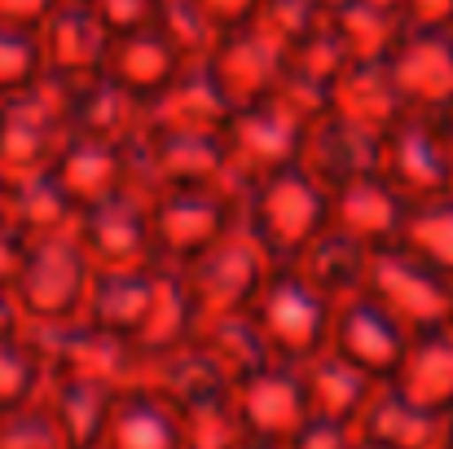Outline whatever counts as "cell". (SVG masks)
<instances>
[{"instance_id": "ab89813d", "label": "cell", "mask_w": 453, "mask_h": 449, "mask_svg": "<svg viewBox=\"0 0 453 449\" xmlns=\"http://www.w3.org/2000/svg\"><path fill=\"white\" fill-rule=\"evenodd\" d=\"M53 9H58V0H0V18L22 22V27H40Z\"/></svg>"}, {"instance_id": "74e56055", "label": "cell", "mask_w": 453, "mask_h": 449, "mask_svg": "<svg viewBox=\"0 0 453 449\" xmlns=\"http://www.w3.org/2000/svg\"><path fill=\"white\" fill-rule=\"evenodd\" d=\"M22 256H27V234L9 221H0V287H13L18 269H22Z\"/></svg>"}, {"instance_id": "6da1fadb", "label": "cell", "mask_w": 453, "mask_h": 449, "mask_svg": "<svg viewBox=\"0 0 453 449\" xmlns=\"http://www.w3.org/2000/svg\"><path fill=\"white\" fill-rule=\"evenodd\" d=\"M229 194H234V221L265 247L273 265H291L330 225V190L300 159L269 167L260 176H238Z\"/></svg>"}, {"instance_id": "ac0fdd59", "label": "cell", "mask_w": 453, "mask_h": 449, "mask_svg": "<svg viewBox=\"0 0 453 449\" xmlns=\"http://www.w3.org/2000/svg\"><path fill=\"white\" fill-rule=\"evenodd\" d=\"M146 120V106L106 71L66 80V128L71 137H102V142H124L137 133Z\"/></svg>"}, {"instance_id": "f546056e", "label": "cell", "mask_w": 453, "mask_h": 449, "mask_svg": "<svg viewBox=\"0 0 453 449\" xmlns=\"http://www.w3.org/2000/svg\"><path fill=\"white\" fill-rule=\"evenodd\" d=\"M401 247H410L418 260H427L432 269L453 278V190L423 198V203H410Z\"/></svg>"}, {"instance_id": "d6a6232c", "label": "cell", "mask_w": 453, "mask_h": 449, "mask_svg": "<svg viewBox=\"0 0 453 449\" xmlns=\"http://www.w3.org/2000/svg\"><path fill=\"white\" fill-rule=\"evenodd\" d=\"M44 75V49H40V27L4 22L0 18V97H13L31 89Z\"/></svg>"}, {"instance_id": "f6af8a7d", "label": "cell", "mask_w": 453, "mask_h": 449, "mask_svg": "<svg viewBox=\"0 0 453 449\" xmlns=\"http://www.w3.org/2000/svg\"><path fill=\"white\" fill-rule=\"evenodd\" d=\"M445 445L453 449V414H449V437H445Z\"/></svg>"}, {"instance_id": "bcb514c9", "label": "cell", "mask_w": 453, "mask_h": 449, "mask_svg": "<svg viewBox=\"0 0 453 449\" xmlns=\"http://www.w3.org/2000/svg\"><path fill=\"white\" fill-rule=\"evenodd\" d=\"M449 330H453V299H449Z\"/></svg>"}, {"instance_id": "2e32d148", "label": "cell", "mask_w": 453, "mask_h": 449, "mask_svg": "<svg viewBox=\"0 0 453 449\" xmlns=\"http://www.w3.org/2000/svg\"><path fill=\"white\" fill-rule=\"evenodd\" d=\"M405 216H410V198L383 172H365V176H352L339 190H330V221L352 229L374 252L401 243Z\"/></svg>"}, {"instance_id": "8fae6325", "label": "cell", "mask_w": 453, "mask_h": 449, "mask_svg": "<svg viewBox=\"0 0 453 449\" xmlns=\"http://www.w3.org/2000/svg\"><path fill=\"white\" fill-rule=\"evenodd\" d=\"M308 414H312V406H308V383H303L300 361L278 357L265 370L238 379V388H234V419H238L242 437L287 445Z\"/></svg>"}, {"instance_id": "7bdbcfd3", "label": "cell", "mask_w": 453, "mask_h": 449, "mask_svg": "<svg viewBox=\"0 0 453 449\" xmlns=\"http://www.w3.org/2000/svg\"><path fill=\"white\" fill-rule=\"evenodd\" d=\"M229 449H287V445H278V441H256V437H238Z\"/></svg>"}, {"instance_id": "8d00e7d4", "label": "cell", "mask_w": 453, "mask_h": 449, "mask_svg": "<svg viewBox=\"0 0 453 449\" xmlns=\"http://www.w3.org/2000/svg\"><path fill=\"white\" fill-rule=\"evenodd\" d=\"M93 4H97V13H102L115 31H128V27L150 22L158 0H93Z\"/></svg>"}, {"instance_id": "f35d334b", "label": "cell", "mask_w": 453, "mask_h": 449, "mask_svg": "<svg viewBox=\"0 0 453 449\" xmlns=\"http://www.w3.org/2000/svg\"><path fill=\"white\" fill-rule=\"evenodd\" d=\"M405 31L410 27H453V0H401Z\"/></svg>"}, {"instance_id": "8992f818", "label": "cell", "mask_w": 453, "mask_h": 449, "mask_svg": "<svg viewBox=\"0 0 453 449\" xmlns=\"http://www.w3.org/2000/svg\"><path fill=\"white\" fill-rule=\"evenodd\" d=\"M414 330L370 291H352V296L334 299V321H330V348L339 357H348L352 366H361L365 375H374L379 383H388L410 348Z\"/></svg>"}, {"instance_id": "484cf974", "label": "cell", "mask_w": 453, "mask_h": 449, "mask_svg": "<svg viewBox=\"0 0 453 449\" xmlns=\"http://www.w3.org/2000/svg\"><path fill=\"white\" fill-rule=\"evenodd\" d=\"M330 106L339 115L374 128V133H383L388 124H396L410 111L401 89H396V80H392V71H388V58H352L348 71L334 84V102Z\"/></svg>"}, {"instance_id": "ba28073f", "label": "cell", "mask_w": 453, "mask_h": 449, "mask_svg": "<svg viewBox=\"0 0 453 449\" xmlns=\"http://www.w3.org/2000/svg\"><path fill=\"white\" fill-rule=\"evenodd\" d=\"M365 291L379 296L414 335L418 330H436L449 326V299H453V278L441 269H432L427 260H418L410 247H383L370 260V278Z\"/></svg>"}, {"instance_id": "7dc6e473", "label": "cell", "mask_w": 453, "mask_h": 449, "mask_svg": "<svg viewBox=\"0 0 453 449\" xmlns=\"http://www.w3.org/2000/svg\"><path fill=\"white\" fill-rule=\"evenodd\" d=\"M445 449H449V445H445Z\"/></svg>"}, {"instance_id": "9a60e30c", "label": "cell", "mask_w": 453, "mask_h": 449, "mask_svg": "<svg viewBox=\"0 0 453 449\" xmlns=\"http://www.w3.org/2000/svg\"><path fill=\"white\" fill-rule=\"evenodd\" d=\"M379 146H383V133H374V128H365V124H357V120H348L330 106L308 124L300 163L326 190H339L352 176L379 172Z\"/></svg>"}, {"instance_id": "7a4b0ae2", "label": "cell", "mask_w": 453, "mask_h": 449, "mask_svg": "<svg viewBox=\"0 0 453 449\" xmlns=\"http://www.w3.org/2000/svg\"><path fill=\"white\" fill-rule=\"evenodd\" d=\"M93 274H97V265L71 225L58 234L27 238V256H22V269L13 278V296L31 321L80 317Z\"/></svg>"}, {"instance_id": "4fadbf2b", "label": "cell", "mask_w": 453, "mask_h": 449, "mask_svg": "<svg viewBox=\"0 0 453 449\" xmlns=\"http://www.w3.org/2000/svg\"><path fill=\"white\" fill-rule=\"evenodd\" d=\"M388 71L410 111H441L453 102V27H410L388 49Z\"/></svg>"}, {"instance_id": "b9f144b4", "label": "cell", "mask_w": 453, "mask_h": 449, "mask_svg": "<svg viewBox=\"0 0 453 449\" xmlns=\"http://www.w3.org/2000/svg\"><path fill=\"white\" fill-rule=\"evenodd\" d=\"M432 120H436V133H441V142H445V150L453 159V102H445L441 111H432Z\"/></svg>"}, {"instance_id": "cb8c5ba5", "label": "cell", "mask_w": 453, "mask_h": 449, "mask_svg": "<svg viewBox=\"0 0 453 449\" xmlns=\"http://www.w3.org/2000/svg\"><path fill=\"white\" fill-rule=\"evenodd\" d=\"M392 388H401L410 401L436 410V414H453V330L436 326V330H418L405 348L401 370L388 379Z\"/></svg>"}, {"instance_id": "d590c367", "label": "cell", "mask_w": 453, "mask_h": 449, "mask_svg": "<svg viewBox=\"0 0 453 449\" xmlns=\"http://www.w3.org/2000/svg\"><path fill=\"white\" fill-rule=\"evenodd\" d=\"M198 4L207 9V18L216 22V31H234V27L256 22L265 0H198Z\"/></svg>"}, {"instance_id": "d4e9b609", "label": "cell", "mask_w": 453, "mask_h": 449, "mask_svg": "<svg viewBox=\"0 0 453 449\" xmlns=\"http://www.w3.org/2000/svg\"><path fill=\"white\" fill-rule=\"evenodd\" d=\"M303 383H308V406L321 419H339L352 423L365 414L370 397L379 392V379L365 375L361 366H352L348 357H339L334 348H321L312 361H303Z\"/></svg>"}, {"instance_id": "7402d4cb", "label": "cell", "mask_w": 453, "mask_h": 449, "mask_svg": "<svg viewBox=\"0 0 453 449\" xmlns=\"http://www.w3.org/2000/svg\"><path fill=\"white\" fill-rule=\"evenodd\" d=\"M370 260H374V247L361 243L352 229H343V225L330 221L291 265L300 269L312 287H321L330 299H343V296H352V291H365Z\"/></svg>"}, {"instance_id": "30bf717a", "label": "cell", "mask_w": 453, "mask_h": 449, "mask_svg": "<svg viewBox=\"0 0 453 449\" xmlns=\"http://www.w3.org/2000/svg\"><path fill=\"white\" fill-rule=\"evenodd\" d=\"M379 172L410 203L449 194L453 159L445 142H441V133H436V120L423 115V111H405L396 124H388L383 128V146H379Z\"/></svg>"}, {"instance_id": "836d02e7", "label": "cell", "mask_w": 453, "mask_h": 449, "mask_svg": "<svg viewBox=\"0 0 453 449\" xmlns=\"http://www.w3.org/2000/svg\"><path fill=\"white\" fill-rule=\"evenodd\" d=\"M0 449H66V437L44 401L0 410Z\"/></svg>"}, {"instance_id": "52a82bcc", "label": "cell", "mask_w": 453, "mask_h": 449, "mask_svg": "<svg viewBox=\"0 0 453 449\" xmlns=\"http://www.w3.org/2000/svg\"><path fill=\"white\" fill-rule=\"evenodd\" d=\"M308 124L312 120L303 115L300 106H291L282 93H269V97H256V102L234 106V115L225 124L234 172L238 176H260L269 167L296 163Z\"/></svg>"}, {"instance_id": "9c48e42d", "label": "cell", "mask_w": 453, "mask_h": 449, "mask_svg": "<svg viewBox=\"0 0 453 449\" xmlns=\"http://www.w3.org/2000/svg\"><path fill=\"white\" fill-rule=\"evenodd\" d=\"M75 234L88 247L97 269L111 265H150L154 229H150V194L137 185H124L75 216Z\"/></svg>"}, {"instance_id": "ffe728a7", "label": "cell", "mask_w": 453, "mask_h": 449, "mask_svg": "<svg viewBox=\"0 0 453 449\" xmlns=\"http://www.w3.org/2000/svg\"><path fill=\"white\" fill-rule=\"evenodd\" d=\"M357 437L379 441L388 449H441V441L449 437V419L410 401L401 388L379 383L365 414L357 419Z\"/></svg>"}, {"instance_id": "1f68e13d", "label": "cell", "mask_w": 453, "mask_h": 449, "mask_svg": "<svg viewBox=\"0 0 453 449\" xmlns=\"http://www.w3.org/2000/svg\"><path fill=\"white\" fill-rule=\"evenodd\" d=\"M150 22L180 49L185 62H203V58L211 53V44L220 40L216 22L207 18V9H203L198 0H158Z\"/></svg>"}, {"instance_id": "5bb4252c", "label": "cell", "mask_w": 453, "mask_h": 449, "mask_svg": "<svg viewBox=\"0 0 453 449\" xmlns=\"http://www.w3.org/2000/svg\"><path fill=\"white\" fill-rule=\"evenodd\" d=\"M115 27L97 13L93 0H58V9L40 22L44 71L62 80H80L106 66Z\"/></svg>"}, {"instance_id": "83f0119b", "label": "cell", "mask_w": 453, "mask_h": 449, "mask_svg": "<svg viewBox=\"0 0 453 449\" xmlns=\"http://www.w3.org/2000/svg\"><path fill=\"white\" fill-rule=\"evenodd\" d=\"M49 383H53V392L44 406L53 410V419L66 437V449H97L119 388L97 383V379H49Z\"/></svg>"}, {"instance_id": "7c38bea8", "label": "cell", "mask_w": 453, "mask_h": 449, "mask_svg": "<svg viewBox=\"0 0 453 449\" xmlns=\"http://www.w3.org/2000/svg\"><path fill=\"white\" fill-rule=\"evenodd\" d=\"M287 53L291 49L269 27L247 22V27L220 31V40L211 44V53L203 62L216 75V84L225 89V97L234 106H242V102H256V97L278 93L282 71H287Z\"/></svg>"}, {"instance_id": "44dd1931", "label": "cell", "mask_w": 453, "mask_h": 449, "mask_svg": "<svg viewBox=\"0 0 453 449\" xmlns=\"http://www.w3.org/2000/svg\"><path fill=\"white\" fill-rule=\"evenodd\" d=\"M150 299H154V265H111V269L93 274L80 317H88L102 330L137 339V330L146 326Z\"/></svg>"}, {"instance_id": "3957f363", "label": "cell", "mask_w": 453, "mask_h": 449, "mask_svg": "<svg viewBox=\"0 0 453 449\" xmlns=\"http://www.w3.org/2000/svg\"><path fill=\"white\" fill-rule=\"evenodd\" d=\"M273 357L282 361H312L321 348H330V321H334V299L321 287H312L296 265H273L265 278L260 296L251 304Z\"/></svg>"}, {"instance_id": "f1b7e54d", "label": "cell", "mask_w": 453, "mask_h": 449, "mask_svg": "<svg viewBox=\"0 0 453 449\" xmlns=\"http://www.w3.org/2000/svg\"><path fill=\"white\" fill-rule=\"evenodd\" d=\"M198 339L216 352V361L234 375V383H238V379H247V375H256V370H265L269 361H278L251 308H242V313H225V317L203 321Z\"/></svg>"}, {"instance_id": "ee69618b", "label": "cell", "mask_w": 453, "mask_h": 449, "mask_svg": "<svg viewBox=\"0 0 453 449\" xmlns=\"http://www.w3.org/2000/svg\"><path fill=\"white\" fill-rule=\"evenodd\" d=\"M352 449H388V445H379V441H365V437H357V445Z\"/></svg>"}, {"instance_id": "277c9868", "label": "cell", "mask_w": 453, "mask_h": 449, "mask_svg": "<svg viewBox=\"0 0 453 449\" xmlns=\"http://www.w3.org/2000/svg\"><path fill=\"white\" fill-rule=\"evenodd\" d=\"M154 260L189 265L220 234L234 229V194L225 181L207 185H163L150 194Z\"/></svg>"}, {"instance_id": "603a6c76", "label": "cell", "mask_w": 453, "mask_h": 449, "mask_svg": "<svg viewBox=\"0 0 453 449\" xmlns=\"http://www.w3.org/2000/svg\"><path fill=\"white\" fill-rule=\"evenodd\" d=\"M53 172L66 185V194L75 198V207H88V203L133 185L124 142H102V137H66L62 154L53 159Z\"/></svg>"}, {"instance_id": "4dcf8cb0", "label": "cell", "mask_w": 453, "mask_h": 449, "mask_svg": "<svg viewBox=\"0 0 453 449\" xmlns=\"http://www.w3.org/2000/svg\"><path fill=\"white\" fill-rule=\"evenodd\" d=\"M49 383V370L40 361V352L31 348V339L18 335H0V410L40 401V388Z\"/></svg>"}, {"instance_id": "5b68a950", "label": "cell", "mask_w": 453, "mask_h": 449, "mask_svg": "<svg viewBox=\"0 0 453 449\" xmlns=\"http://www.w3.org/2000/svg\"><path fill=\"white\" fill-rule=\"evenodd\" d=\"M269 274H273V260L265 256V247L238 221H234L229 234H220L203 256H194L185 265V278H189V291H194V304H198L203 321L251 308Z\"/></svg>"}, {"instance_id": "e575fe53", "label": "cell", "mask_w": 453, "mask_h": 449, "mask_svg": "<svg viewBox=\"0 0 453 449\" xmlns=\"http://www.w3.org/2000/svg\"><path fill=\"white\" fill-rule=\"evenodd\" d=\"M352 445H357V428L339 423V419H321V414H308L303 428L287 441V449H352Z\"/></svg>"}, {"instance_id": "e0dca14e", "label": "cell", "mask_w": 453, "mask_h": 449, "mask_svg": "<svg viewBox=\"0 0 453 449\" xmlns=\"http://www.w3.org/2000/svg\"><path fill=\"white\" fill-rule=\"evenodd\" d=\"M185 58L180 49L154 27V22H142V27H128V31H115L111 35V53H106V75L119 80L142 106L154 102L176 75H180Z\"/></svg>"}, {"instance_id": "d6986e66", "label": "cell", "mask_w": 453, "mask_h": 449, "mask_svg": "<svg viewBox=\"0 0 453 449\" xmlns=\"http://www.w3.org/2000/svg\"><path fill=\"white\" fill-rule=\"evenodd\" d=\"M97 449H185V414L150 383L119 388Z\"/></svg>"}, {"instance_id": "60d3db41", "label": "cell", "mask_w": 453, "mask_h": 449, "mask_svg": "<svg viewBox=\"0 0 453 449\" xmlns=\"http://www.w3.org/2000/svg\"><path fill=\"white\" fill-rule=\"evenodd\" d=\"M22 321H27V313L13 296V287H0V335H18Z\"/></svg>"}, {"instance_id": "4316f807", "label": "cell", "mask_w": 453, "mask_h": 449, "mask_svg": "<svg viewBox=\"0 0 453 449\" xmlns=\"http://www.w3.org/2000/svg\"><path fill=\"white\" fill-rule=\"evenodd\" d=\"M80 216L75 198L66 194V185L58 181L53 167H35V172H18L9 181V203H4V221L18 225L27 238L40 234H58L71 229Z\"/></svg>"}]
</instances>
